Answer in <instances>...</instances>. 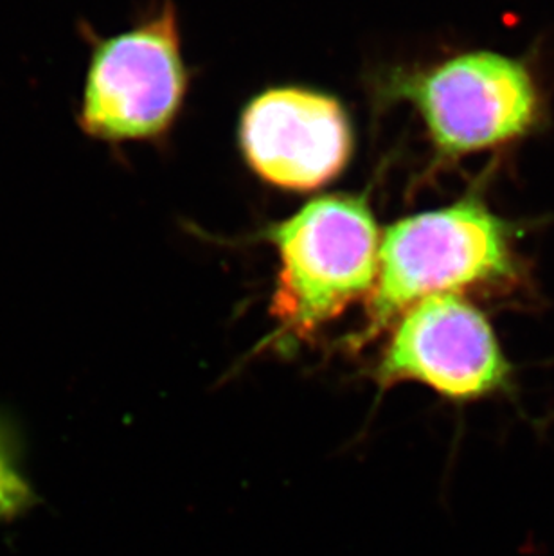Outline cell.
I'll return each instance as SVG.
<instances>
[{"mask_svg":"<svg viewBox=\"0 0 554 556\" xmlns=\"http://www.w3.org/2000/svg\"><path fill=\"white\" fill-rule=\"evenodd\" d=\"M517 229L479 197L407 216L380 240L378 278L361 342L436 294L509 292L522 281Z\"/></svg>","mask_w":554,"mask_h":556,"instance_id":"obj_1","label":"cell"},{"mask_svg":"<svg viewBox=\"0 0 554 556\" xmlns=\"http://www.w3.org/2000/svg\"><path fill=\"white\" fill-rule=\"evenodd\" d=\"M270 240L281 260L273 312L282 336H310L373 294L380 235L366 200H314L274 227Z\"/></svg>","mask_w":554,"mask_h":556,"instance_id":"obj_2","label":"cell"},{"mask_svg":"<svg viewBox=\"0 0 554 556\" xmlns=\"http://www.w3.org/2000/svg\"><path fill=\"white\" fill-rule=\"evenodd\" d=\"M400 98L418 109L441 157L512 147L544 125L545 100L524 60L470 51L403 74Z\"/></svg>","mask_w":554,"mask_h":556,"instance_id":"obj_3","label":"cell"},{"mask_svg":"<svg viewBox=\"0 0 554 556\" xmlns=\"http://www.w3.org/2000/svg\"><path fill=\"white\" fill-rule=\"evenodd\" d=\"M380 388L418 382L454 404L509 399L517 372L492 320L461 294H436L396 320L375 371Z\"/></svg>","mask_w":554,"mask_h":556,"instance_id":"obj_4","label":"cell"},{"mask_svg":"<svg viewBox=\"0 0 554 556\" xmlns=\"http://www.w3.org/2000/svg\"><path fill=\"white\" fill-rule=\"evenodd\" d=\"M186 89L172 5L158 16L95 43L79 101L78 125L105 142L141 141L166 130Z\"/></svg>","mask_w":554,"mask_h":556,"instance_id":"obj_5","label":"cell"},{"mask_svg":"<svg viewBox=\"0 0 554 556\" xmlns=\"http://www.w3.org/2000/svg\"><path fill=\"white\" fill-rule=\"evenodd\" d=\"M240 136L252 169L279 188H319L350 157V123L342 106L312 90L257 96L243 114Z\"/></svg>","mask_w":554,"mask_h":556,"instance_id":"obj_6","label":"cell"}]
</instances>
